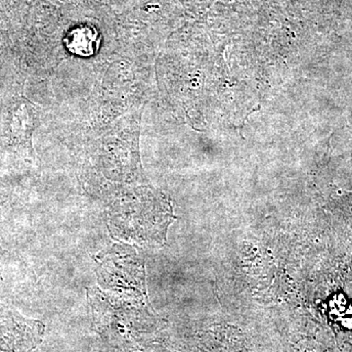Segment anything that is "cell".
<instances>
[{
  "label": "cell",
  "instance_id": "1",
  "mask_svg": "<svg viewBox=\"0 0 352 352\" xmlns=\"http://www.w3.org/2000/svg\"><path fill=\"white\" fill-rule=\"evenodd\" d=\"M67 48L80 56H91L98 50L100 38L96 30L87 25L72 30L65 39Z\"/></svg>",
  "mask_w": 352,
  "mask_h": 352
}]
</instances>
